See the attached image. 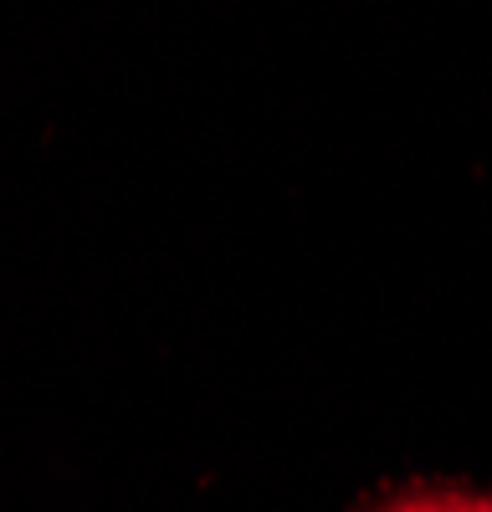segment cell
<instances>
[{"instance_id":"6da1fadb","label":"cell","mask_w":492,"mask_h":512,"mask_svg":"<svg viewBox=\"0 0 492 512\" xmlns=\"http://www.w3.org/2000/svg\"><path fill=\"white\" fill-rule=\"evenodd\" d=\"M359 512H492V487L467 482H405L380 492Z\"/></svg>"}]
</instances>
